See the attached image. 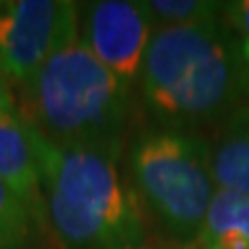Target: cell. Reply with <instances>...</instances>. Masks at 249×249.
I'll return each mask as SVG.
<instances>
[{"mask_svg": "<svg viewBox=\"0 0 249 249\" xmlns=\"http://www.w3.org/2000/svg\"><path fill=\"white\" fill-rule=\"evenodd\" d=\"M154 23L142 2L98 0L79 9V37L88 50L124 85L139 79Z\"/></svg>", "mask_w": 249, "mask_h": 249, "instance_id": "cell-6", "label": "cell"}, {"mask_svg": "<svg viewBox=\"0 0 249 249\" xmlns=\"http://www.w3.org/2000/svg\"><path fill=\"white\" fill-rule=\"evenodd\" d=\"M137 85L158 127L197 131L220 123L245 98L241 40L222 19L154 29Z\"/></svg>", "mask_w": 249, "mask_h": 249, "instance_id": "cell-1", "label": "cell"}, {"mask_svg": "<svg viewBox=\"0 0 249 249\" xmlns=\"http://www.w3.org/2000/svg\"><path fill=\"white\" fill-rule=\"evenodd\" d=\"M11 112H17V108H15V96L11 91L9 77H6L2 73V69H0V116L11 114Z\"/></svg>", "mask_w": 249, "mask_h": 249, "instance_id": "cell-13", "label": "cell"}, {"mask_svg": "<svg viewBox=\"0 0 249 249\" xmlns=\"http://www.w3.org/2000/svg\"><path fill=\"white\" fill-rule=\"evenodd\" d=\"M133 193L170 237L189 245L216 189L210 142L191 129L147 127L129 147Z\"/></svg>", "mask_w": 249, "mask_h": 249, "instance_id": "cell-4", "label": "cell"}, {"mask_svg": "<svg viewBox=\"0 0 249 249\" xmlns=\"http://www.w3.org/2000/svg\"><path fill=\"white\" fill-rule=\"evenodd\" d=\"M222 23L241 42H249V0L222 2Z\"/></svg>", "mask_w": 249, "mask_h": 249, "instance_id": "cell-12", "label": "cell"}, {"mask_svg": "<svg viewBox=\"0 0 249 249\" xmlns=\"http://www.w3.org/2000/svg\"><path fill=\"white\" fill-rule=\"evenodd\" d=\"M0 178L34 212L37 220L46 224L34 129L21 119L19 112L0 116Z\"/></svg>", "mask_w": 249, "mask_h": 249, "instance_id": "cell-7", "label": "cell"}, {"mask_svg": "<svg viewBox=\"0 0 249 249\" xmlns=\"http://www.w3.org/2000/svg\"><path fill=\"white\" fill-rule=\"evenodd\" d=\"M79 37V4L71 0L0 2V69L25 83L58 50Z\"/></svg>", "mask_w": 249, "mask_h": 249, "instance_id": "cell-5", "label": "cell"}, {"mask_svg": "<svg viewBox=\"0 0 249 249\" xmlns=\"http://www.w3.org/2000/svg\"><path fill=\"white\" fill-rule=\"evenodd\" d=\"M241 67H243V89L249 100V42H241Z\"/></svg>", "mask_w": 249, "mask_h": 249, "instance_id": "cell-14", "label": "cell"}, {"mask_svg": "<svg viewBox=\"0 0 249 249\" xmlns=\"http://www.w3.org/2000/svg\"><path fill=\"white\" fill-rule=\"evenodd\" d=\"M46 224L65 249H135L137 197L119 173V150L56 145L34 129Z\"/></svg>", "mask_w": 249, "mask_h": 249, "instance_id": "cell-2", "label": "cell"}, {"mask_svg": "<svg viewBox=\"0 0 249 249\" xmlns=\"http://www.w3.org/2000/svg\"><path fill=\"white\" fill-rule=\"evenodd\" d=\"M154 29L199 25L222 19V2L212 0H142Z\"/></svg>", "mask_w": 249, "mask_h": 249, "instance_id": "cell-11", "label": "cell"}, {"mask_svg": "<svg viewBox=\"0 0 249 249\" xmlns=\"http://www.w3.org/2000/svg\"><path fill=\"white\" fill-rule=\"evenodd\" d=\"M187 249H249V199L218 189L197 237Z\"/></svg>", "mask_w": 249, "mask_h": 249, "instance_id": "cell-9", "label": "cell"}, {"mask_svg": "<svg viewBox=\"0 0 249 249\" xmlns=\"http://www.w3.org/2000/svg\"><path fill=\"white\" fill-rule=\"evenodd\" d=\"M44 224L0 178V249H31Z\"/></svg>", "mask_w": 249, "mask_h": 249, "instance_id": "cell-10", "label": "cell"}, {"mask_svg": "<svg viewBox=\"0 0 249 249\" xmlns=\"http://www.w3.org/2000/svg\"><path fill=\"white\" fill-rule=\"evenodd\" d=\"M210 164L216 189L249 199V102L239 104L218 123L210 142Z\"/></svg>", "mask_w": 249, "mask_h": 249, "instance_id": "cell-8", "label": "cell"}, {"mask_svg": "<svg viewBox=\"0 0 249 249\" xmlns=\"http://www.w3.org/2000/svg\"><path fill=\"white\" fill-rule=\"evenodd\" d=\"M131 110V88L77 37L19 85L17 112L56 145L119 150Z\"/></svg>", "mask_w": 249, "mask_h": 249, "instance_id": "cell-3", "label": "cell"}]
</instances>
